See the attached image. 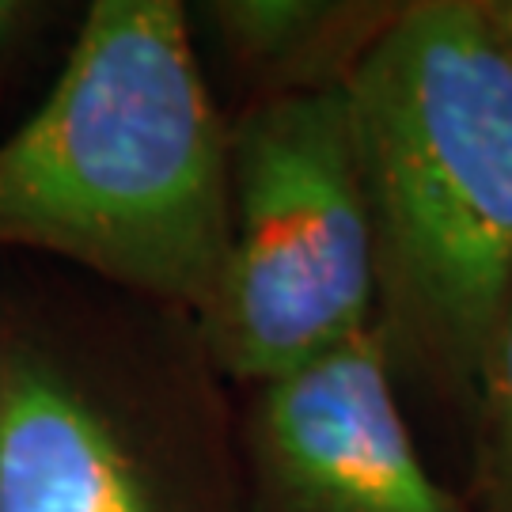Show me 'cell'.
<instances>
[{
	"label": "cell",
	"instance_id": "obj_1",
	"mask_svg": "<svg viewBox=\"0 0 512 512\" xmlns=\"http://www.w3.org/2000/svg\"><path fill=\"white\" fill-rule=\"evenodd\" d=\"M0 255L202 319L228 266V114L183 0H95L0 141Z\"/></svg>",
	"mask_w": 512,
	"mask_h": 512
},
{
	"label": "cell",
	"instance_id": "obj_2",
	"mask_svg": "<svg viewBox=\"0 0 512 512\" xmlns=\"http://www.w3.org/2000/svg\"><path fill=\"white\" fill-rule=\"evenodd\" d=\"M403 399L467 425L512 296V42L486 0H406L346 88Z\"/></svg>",
	"mask_w": 512,
	"mask_h": 512
},
{
	"label": "cell",
	"instance_id": "obj_3",
	"mask_svg": "<svg viewBox=\"0 0 512 512\" xmlns=\"http://www.w3.org/2000/svg\"><path fill=\"white\" fill-rule=\"evenodd\" d=\"M0 512H251L198 319L0 255Z\"/></svg>",
	"mask_w": 512,
	"mask_h": 512
},
{
	"label": "cell",
	"instance_id": "obj_4",
	"mask_svg": "<svg viewBox=\"0 0 512 512\" xmlns=\"http://www.w3.org/2000/svg\"><path fill=\"white\" fill-rule=\"evenodd\" d=\"M376 266L346 92L228 118V266L198 319L236 391L368 334Z\"/></svg>",
	"mask_w": 512,
	"mask_h": 512
},
{
	"label": "cell",
	"instance_id": "obj_5",
	"mask_svg": "<svg viewBox=\"0 0 512 512\" xmlns=\"http://www.w3.org/2000/svg\"><path fill=\"white\" fill-rule=\"evenodd\" d=\"M251 512H475L421 452L376 330L239 391Z\"/></svg>",
	"mask_w": 512,
	"mask_h": 512
},
{
	"label": "cell",
	"instance_id": "obj_6",
	"mask_svg": "<svg viewBox=\"0 0 512 512\" xmlns=\"http://www.w3.org/2000/svg\"><path fill=\"white\" fill-rule=\"evenodd\" d=\"M406 0H202L186 4L194 46L209 50L243 110L338 95L403 16Z\"/></svg>",
	"mask_w": 512,
	"mask_h": 512
},
{
	"label": "cell",
	"instance_id": "obj_7",
	"mask_svg": "<svg viewBox=\"0 0 512 512\" xmlns=\"http://www.w3.org/2000/svg\"><path fill=\"white\" fill-rule=\"evenodd\" d=\"M467 501L475 512H512V296L478 368L467 414Z\"/></svg>",
	"mask_w": 512,
	"mask_h": 512
},
{
	"label": "cell",
	"instance_id": "obj_8",
	"mask_svg": "<svg viewBox=\"0 0 512 512\" xmlns=\"http://www.w3.org/2000/svg\"><path fill=\"white\" fill-rule=\"evenodd\" d=\"M57 16L61 8L46 0H0V80H8L35 54Z\"/></svg>",
	"mask_w": 512,
	"mask_h": 512
},
{
	"label": "cell",
	"instance_id": "obj_9",
	"mask_svg": "<svg viewBox=\"0 0 512 512\" xmlns=\"http://www.w3.org/2000/svg\"><path fill=\"white\" fill-rule=\"evenodd\" d=\"M486 4H490V16L497 19V27L512 42V0H486Z\"/></svg>",
	"mask_w": 512,
	"mask_h": 512
}]
</instances>
